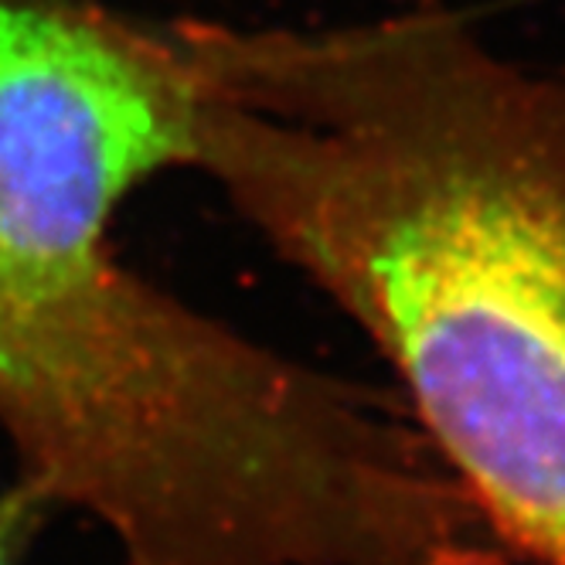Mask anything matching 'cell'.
<instances>
[{"mask_svg": "<svg viewBox=\"0 0 565 565\" xmlns=\"http://www.w3.org/2000/svg\"><path fill=\"white\" fill-rule=\"evenodd\" d=\"M194 171L372 341L518 565H565V75L447 8L171 24Z\"/></svg>", "mask_w": 565, "mask_h": 565, "instance_id": "1", "label": "cell"}, {"mask_svg": "<svg viewBox=\"0 0 565 565\" xmlns=\"http://www.w3.org/2000/svg\"><path fill=\"white\" fill-rule=\"evenodd\" d=\"M52 511L55 501L24 477L0 488V565H24L31 542Z\"/></svg>", "mask_w": 565, "mask_h": 565, "instance_id": "3", "label": "cell"}, {"mask_svg": "<svg viewBox=\"0 0 565 565\" xmlns=\"http://www.w3.org/2000/svg\"><path fill=\"white\" fill-rule=\"evenodd\" d=\"M201 89L168 24L0 0V232L99 259L127 198L194 164Z\"/></svg>", "mask_w": 565, "mask_h": 565, "instance_id": "2", "label": "cell"}]
</instances>
